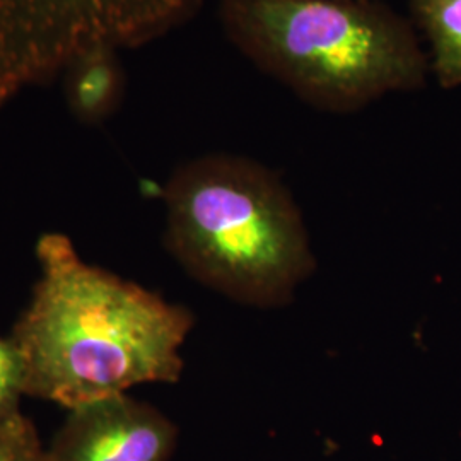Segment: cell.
Returning <instances> with one entry per match:
<instances>
[{
	"label": "cell",
	"instance_id": "cell-1",
	"mask_svg": "<svg viewBox=\"0 0 461 461\" xmlns=\"http://www.w3.org/2000/svg\"><path fill=\"white\" fill-rule=\"evenodd\" d=\"M40 279L7 339L23 393L67 411L146 383H176L194 314L86 264L60 232L38 240Z\"/></svg>",
	"mask_w": 461,
	"mask_h": 461
},
{
	"label": "cell",
	"instance_id": "cell-2",
	"mask_svg": "<svg viewBox=\"0 0 461 461\" xmlns=\"http://www.w3.org/2000/svg\"><path fill=\"white\" fill-rule=\"evenodd\" d=\"M166 247L198 282L257 308L287 304L314 268L303 217L264 166L205 156L167 183Z\"/></svg>",
	"mask_w": 461,
	"mask_h": 461
},
{
	"label": "cell",
	"instance_id": "cell-3",
	"mask_svg": "<svg viewBox=\"0 0 461 461\" xmlns=\"http://www.w3.org/2000/svg\"><path fill=\"white\" fill-rule=\"evenodd\" d=\"M219 13L253 64L318 108L357 110L426 81L412 30L364 0H221Z\"/></svg>",
	"mask_w": 461,
	"mask_h": 461
},
{
	"label": "cell",
	"instance_id": "cell-4",
	"mask_svg": "<svg viewBox=\"0 0 461 461\" xmlns=\"http://www.w3.org/2000/svg\"><path fill=\"white\" fill-rule=\"evenodd\" d=\"M202 0H0V113L62 74L83 50L132 49L167 33Z\"/></svg>",
	"mask_w": 461,
	"mask_h": 461
},
{
	"label": "cell",
	"instance_id": "cell-5",
	"mask_svg": "<svg viewBox=\"0 0 461 461\" xmlns=\"http://www.w3.org/2000/svg\"><path fill=\"white\" fill-rule=\"evenodd\" d=\"M50 461H169L178 428L165 413L127 393L67 411Z\"/></svg>",
	"mask_w": 461,
	"mask_h": 461
},
{
	"label": "cell",
	"instance_id": "cell-6",
	"mask_svg": "<svg viewBox=\"0 0 461 461\" xmlns=\"http://www.w3.org/2000/svg\"><path fill=\"white\" fill-rule=\"evenodd\" d=\"M67 108L84 125L113 115L123 96V68L118 50L96 45L77 53L62 70Z\"/></svg>",
	"mask_w": 461,
	"mask_h": 461
},
{
	"label": "cell",
	"instance_id": "cell-7",
	"mask_svg": "<svg viewBox=\"0 0 461 461\" xmlns=\"http://www.w3.org/2000/svg\"><path fill=\"white\" fill-rule=\"evenodd\" d=\"M428 34L432 67L445 87L461 86V0H411Z\"/></svg>",
	"mask_w": 461,
	"mask_h": 461
},
{
	"label": "cell",
	"instance_id": "cell-8",
	"mask_svg": "<svg viewBox=\"0 0 461 461\" xmlns=\"http://www.w3.org/2000/svg\"><path fill=\"white\" fill-rule=\"evenodd\" d=\"M23 379L16 350L9 340L0 339V428H30L33 422L21 411Z\"/></svg>",
	"mask_w": 461,
	"mask_h": 461
},
{
	"label": "cell",
	"instance_id": "cell-9",
	"mask_svg": "<svg viewBox=\"0 0 461 461\" xmlns=\"http://www.w3.org/2000/svg\"><path fill=\"white\" fill-rule=\"evenodd\" d=\"M0 461H50L34 424L30 428H0Z\"/></svg>",
	"mask_w": 461,
	"mask_h": 461
}]
</instances>
